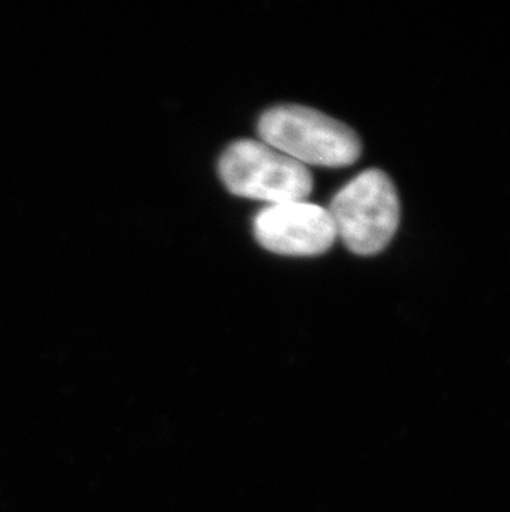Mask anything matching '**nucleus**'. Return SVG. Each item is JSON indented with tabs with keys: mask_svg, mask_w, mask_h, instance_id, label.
Listing matches in <instances>:
<instances>
[{
	"mask_svg": "<svg viewBox=\"0 0 510 512\" xmlns=\"http://www.w3.org/2000/svg\"><path fill=\"white\" fill-rule=\"evenodd\" d=\"M255 239L280 256H320L333 246L337 229L328 209L307 201L270 204L254 219Z\"/></svg>",
	"mask_w": 510,
	"mask_h": 512,
	"instance_id": "obj_4",
	"label": "nucleus"
},
{
	"mask_svg": "<svg viewBox=\"0 0 510 512\" xmlns=\"http://www.w3.org/2000/svg\"><path fill=\"white\" fill-rule=\"evenodd\" d=\"M219 176L234 196L269 204L305 201L313 188L307 166L262 141L232 143L219 160Z\"/></svg>",
	"mask_w": 510,
	"mask_h": 512,
	"instance_id": "obj_3",
	"label": "nucleus"
},
{
	"mask_svg": "<svg viewBox=\"0 0 510 512\" xmlns=\"http://www.w3.org/2000/svg\"><path fill=\"white\" fill-rule=\"evenodd\" d=\"M328 213L350 251L375 256L398 231L400 198L388 174L366 170L335 194Z\"/></svg>",
	"mask_w": 510,
	"mask_h": 512,
	"instance_id": "obj_2",
	"label": "nucleus"
},
{
	"mask_svg": "<svg viewBox=\"0 0 510 512\" xmlns=\"http://www.w3.org/2000/svg\"><path fill=\"white\" fill-rule=\"evenodd\" d=\"M260 140L300 165L345 168L361 155V141L350 126L300 105L270 108L260 116Z\"/></svg>",
	"mask_w": 510,
	"mask_h": 512,
	"instance_id": "obj_1",
	"label": "nucleus"
}]
</instances>
